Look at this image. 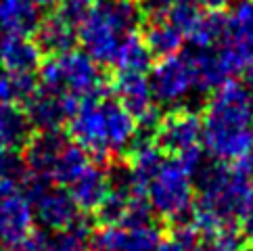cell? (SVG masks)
<instances>
[{
    "label": "cell",
    "instance_id": "cell-9",
    "mask_svg": "<svg viewBox=\"0 0 253 251\" xmlns=\"http://www.w3.org/2000/svg\"><path fill=\"white\" fill-rule=\"evenodd\" d=\"M161 230L151 218L103 224L90 237L92 251H157Z\"/></svg>",
    "mask_w": 253,
    "mask_h": 251
},
{
    "label": "cell",
    "instance_id": "cell-26",
    "mask_svg": "<svg viewBox=\"0 0 253 251\" xmlns=\"http://www.w3.org/2000/svg\"><path fill=\"white\" fill-rule=\"evenodd\" d=\"M44 251H92L90 249L88 224L80 218L74 226L59 230L55 239H48V245Z\"/></svg>",
    "mask_w": 253,
    "mask_h": 251
},
{
    "label": "cell",
    "instance_id": "cell-12",
    "mask_svg": "<svg viewBox=\"0 0 253 251\" xmlns=\"http://www.w3.org/2000/svg\"><path fill=\"white\" fill-rule=\"evenodd\" d=\"M34 228V208L13 176L0 178V247H13Z\"/></svg>",
    "mask_w": 253,
    "mask_h": 251
},
{
    "label": "cell",
    "instance_id": "cell-2",
    "mask_svg": "<svg viewBox=\"0 0 253 251\" xmlns=\"http://www.w3.org/2000/svg\"><path fill=\"white\" fill-rule=\"evenodd\" d=\"M251 195L253 186L241 178L232 166L215 164L205 167L199 176V199L193 208V226L207 239L230 235L239 226Z\"/></svg>",
    "mask_w": 253,
    "mask_h": 251
},
{
    "label": "cell",
    "instance_id": "cell-19",
    "mask_svg": "<svg viewBox=\"0 0 253 251\" xmlns=\"http://www.w3.org/2000/svg\"><path fill=\"white\" fill-rule=\"evenodd\" d=\"M191 63L197 92H211L232 74L220 52H211V48H197L195 55H191Z\"/></svg>",
    "mask_w": 253,
    "mask_h": 251
},
{
    "label": "cell",
    "instance_id": "cell-20",
    "mask_svg": "<svg viewBox=\"0 0 253 251\" xmlns=\"http://www.w3.org/2000/svg\"><path fill=\"white\" fill-rule=\"evenodd\" d=\"M40 19L32 0H0V34L32 36Z\"/></svg>",
    "mask_w": 253,
    "mask_h": 251
},
{
    "label": "cell",
    "instance_id": "cell-28",
    "mask_svg": "<svg viewBox=\"0 0 253 251\" xmlns=\"http://www.w3.org/2000/svg\"><path fill=\"white\" fill-rule=\"evenodd\" d=\"M46 245H48L46 235L40 232V230L32 228L28 235H25L23 239H19L13 247H8L6 251H44V249H46Z\"/></svg>",
    "mask_w": 253,
    "mask_h": 251
},
{
    "label": "cell",
    "instance_id": "cell-34",
    "mask_svg": "<svg viewBox=\"0 0 253 251\" xmlns=\"http://www.w3.org/2000/svg\"><path fill=\"white\" fill-rule=\"evenodd\" d=\"M184 2H193L197 6H203V8H210V11H218L222 8L228 0H184Z\"/></svg>",
    "mask_w": 253,
    "mask_h": 251
},
{
    "label": "cell",
    "instance_id": "cell-30",
    "mask_svg": "<svg viewBox=\"0 0 253 251\" xmlns=\"http://www.w3.org/2000/svg\"><path fill=\"white\" fill-rule=\"evenodd\" d=\"M197 251H241V247H239V239L230 232V235H222V237L210 239V243L199 245Z\"/></svg>",
    "mask_w": 253,
    "mask_h": 251
},
{
    "label": "cell",
    "instance_id": "cell-14",
    "mask_svg": "<svg viewBox=\"0 0 253 251\" xmlns=\"http://www.w3.org/2000/svg\"><path fill=\"white\" fill-rule=\"evenodd\" d=\"M78 105V98L42 86L25 103V118H28L32 130H61V126L69 122Z\"/></svg>",
    "mask_w": 253,
    "mask_h": 251
},
{
    "label": "cell",
    "instance_id": "cell-13",
    "mask_svg": "<svg viewBox=\"0 0 253 251\" xmlns=\"http://www.w3.org/2000/svg\"><path fill=\"white\" fill-rule=\"evenodd\" d=\"M115 96L126 109H128L138 126L147 130L157 128L159 111L155 107V96L151 90V82L144 76V71H117V78L113 82Z\"/></svg>",
    "mask_w": 253,
    "mask_h": 251
},
{
    "label": "cell",
    "instance_id": "cell-15",
    "mask_svg": "<svg viewBox=\"0 0 253 251\" xmlns=\"http://www.w3.org/2000/svg\"><path fill=\"white\" fill-rule=\"evenodd\" d=\"M65 142H67V138L63 136L59 130H42L38 134H34V136H30L28 142L23 145L25 172L50 180L48 174H50L52 161H55L57 153Z\"/></svg>",
    "mask_w": 253,
    "mask_h": 251
},
{
    "label": "cell",
    "instance_id": "cell-1",
    "mask_svg": "<svg viewBox=\"0 0 253 251\" xmlns=\"http://www.w3.org/2000/svg\"><path fill=\"white\" fill-rule=\"evenodd\" d=\"M201 122L203 147L220 164L253 149V96L243 84L226 80L213 88Z\"/></svg>",
    "mask_w": 253,
    "mask_h": 251
},
{
    "label": "cell",
    "instance_id": "cell-7",
    "mask_svg": "<svg viewBox=\"0 0 253 251\" xmlns=\"http://www.w3.org/2000/svg\"><path fill=\"white\" fill-rule=\"evenodd\" d=\"M157 145L171 157L180 159L188 169L203 161V122L191 109H176L157 124Z\"/></svg>",
    "mask_w": 253,
    "mask_h": 251
},
{
    "label": "cell",
    "instance_id": "cell-37",
    "mask_svg": "<svg viewBox=\"0 0 253 251\" xmlns=\"http://www.w3.org/2000/svg\"><path fill=\"white\" fill-rule=\"evenodd\" d=\"M132 2H136V0H132Z\"/></svg>",
    "mask_w": 253,
    "mask_h": 251
},
{
    "label": "cell",
    "instance_id": "cell-25",
    "mask_svg": "<svg viewBox=\"0 0 253 251\" xmlns=\"http://www.w3.org/2000/svg\"><path fill=\"white\" fill-rule=\"evenodd\" d=\"M151 57L153 55L149 52L144 40L134 32L122 42V46L117 50L111 65L117 71H147L151 65Z\"/></svg>",
    "mask_w": 253,
    "mask_h": 251
},
{
    "label": "cell",
    "instance_id": "cell-16",
    "mask_svg": "<svg viewBox=\"0 0 253 251\" xmlns=\"http://www.w3.org/2000/svg\"><path fill=\"white\" fill-rule=\"evenodd\" d=\"M34 42L38 44V48L42 55L55 57L61 52H67L74 48V44L78 40V32H76V23L69 21L63 15H50L40 19L38 28L32 34Z\"/></svg>",
    "mask_w": 253,
    "mask_h": 251
},
{
    "label": "cell",
    "instance_id": "cell-24",
    "mask_svg": "<svg viewBox=\"0 0 253 251\" xmlns=\"http://www.w3.org/2000/svg\"><path fill=\"white\" fill-rule=\"evenodd\" d=\"M36 90H38V82L30 71H2L0 74V103L13 107L25 105Z\"/></svg>",
    "mask_w": 253,
    "mask_h": 251
},
{
    "label": "cell",
    "instance_id": "cell-23",
    "mask_svg": "<svg viewBox=\"0 0 253 251\" xmlns=\"http://www.w3.org/2000/svg\"><path fill=\"white\" fill-rule=\"evenodd\" d=\"M32 136V126L19 107L0 103V147L17 151Z\"/></svg>",
    "mask_w": 253,
    "mask_h": 251
},
{
    "label": "cell",
    "instance_id": "cell-35",
    "mask_svg": "<svg viewBox=\"0 0 253 251\" xmlns=\"http://www.w3.org/2000/svg\"><path fill=\"white\" fill-rule=\"evenodd\" d=\"M243 86H245V90L253 96V63L243 69Z\"/></svg>",
    "mask_w": 253,
    "mask_h": 251
},
{
    "label": "cell",
    "instance_id": "cell-17",
    "mask_svg": "<svg viewBox=\"0 0 253 251\" xmlns=\"http://www.w3.org/2000/svg\"><path fill=\"white\" fill-rule=\"evenodd\" d=\"M42 65V52L30 36L0 34V67L4 71H30Z\"/></svg>",
    "mask_w": 253,
    "mask_h": 251
},
{
    "label": "cell",
    "instance_id": "cell-31",
    "mask_svg": "<svg viewBox=\"0 0 253 251\" xmlns=\"http://www.w3.org/2000/svg\"><path fill=\"white\" fill-rule=\"evenodd\" d=\"M232 167L237 169V174L241 178H245V180L253 186V149H249L245 155H241L239 159L232 161Z\"/></svg>",
    "mask_w": 253,
    "mask_h": 251
},
{
    "label": "cell",
    "instance_id": "cell-8",
    "mask_svg": "<svg viewBox=\"0 0 253 251\" xmlns=\"http://www.w3.org/2000/svg\"><path fill=\"white\" fill-rule=\"evenodd\" d=\"M23 191L28 193L32 208H34V220L40 222L42 228L46 230H65L80 220V208L74 201V197L67 188L55 184L52 180L40 176L25 174Z\"/></svg>",
    "mask_w": 253,
    "mask_h": 251
},
{
    "label": "cell",
    "instance_id": "cell-29",
    "mask_svg": "<svg viewBox=\"0 0 253 251\" xmlns=\"http://www.w3.org/2000/svg\"><path fill=\"white\" fill-rule=\"evenodd\" d=\"M92 2H94V0H59L61 15L67 17L69 21L78 23L88 13V8L92 6Z\"/></svg>",
    "mask_w": 253,
    "mask_h": 251
},
{
    "label": "cell",
    "instance_id": "cell-10",
    "mask_svg": "<svg viewBox=\"0 0 253 251\" xmlns=\"http://www.w3.org/2000/svg\"><path fill=\"white\" fill-rule=\"evenodd\" d=\"M222 59L230 71H243L253 63V0H239L224 17Z\"/></svg>",
    "mask_w": 253,
    "mask_h": 251
},
{
    "label": "cell",
    "instance_id": "cell-18",
    "mask_svg": "<svg viewBox=\"0 0 253 251\" xmlns=\"http://www.w3.org/2000/svg\"><path fill=\"white\" fill-rule=\"evenodd\" d=\"M111 188L109 172L98 164H90L74 182L69 184V193L78 203L80 211H96Z\"/></svg>",
    "mask_w": 253,
    "mask_h": 251
},
{
    "label": "cell",
    "instance_id": "cell-11",
    "mask_svg": "<svg viewBox=\"0 0 253 251\" xmlns=\"http://www.w3.org/2000/svg\"><path fill=\"white\" fill-rule=\"evenodd\" d=\"M151 90L155 96V103L166 107H176L195 90V74L191 55H168L159 57L157 65L151 71Z\"/></svg>",
    "mask_w": 253,
    "mask_h": 251
},
{
    "label": "cell",
    "instance_id": "cell-36",
    "mask_svg": "<svg viewBox=\"0 0 253 251\" xmlns=\"http://www.w3.org/2000/svg\"><path fill=\"white\" fill-rule=\"evenodd\" d=\"M32 4L38 8L40 13H46V11H52V8L59 4V0H32Z\"/></svg>",
    "mask_w": 253,
    "mask_h": 251
},
{
    "label": "cell",
    "instance_id": "cell-21",
    "mask_svg": "<svg viewBox=\"0 0 253 251\" xmlns=\"http://www.w3.org/2000/svg\"><path fill=\"white\" fill-rule=\"evenodd\" d=\"M90 164H92V155H90L84 147H80L78 142L67 140L57 153L55 161H52L48 178L55 184L69 186Z\"/></svg>",
    "mask_w": 253,
    "mask_h": 251
},
{
    "label": "cell",
    "instance_id": "cell-6",
    "mask_svg": "<svg viewBox=\"0 0 253 251\" xmlns=\"http://www.w3.org/2000/svg\"><path fill=\"white\" fill-rule=\"evenodd\" d=\"M149 208L166 220H182L195 203L193 169L171 157L164 159L144 188Z\"/></svg>",
    "mask_w": 253,
    "mask_h": 251
},
{
    "label": "cell",
    "instance_id": "cell-4",
    "mask_svg": "<svg viewBox=\"0 0 253 251\" xmlns=\"http://www.w3.org/2000/svg\"><path fill=\"white\" fill-rule=\"evenodd\" d=\"M140 19L142 13L132 0H96L78 21V38L98 65H111L122 42L136 32Z\"/></svg>",
    "mask_w": 253,
    "mask_h": 251
},
{
    "label": "cell",
    "instance_id": "cell-3",
    "mask_svg": "<svg viewBox=\"0 0 253 251\" xmlns=\"http://www.w3.org/2000/svg\"><path fill=\"white\" fill-rule=\"evenodd\" d=\"M138 122L120 101L84 98L69 118V134L92 157L107 159L128 151L138 136Z\"/></svg>",
    "mask_w": 253,
    "mask_h": 251
},
{
    "label": "cell",
    "instance_id": "cell-5",
    "mask_svg": "<svg viewBox=\"0 0 253 251\" xmlns=\"http://www.w3.org/2000/svg\"><path fill=\"white\" fill-rule=\"evenodd\" d=\"M40 80L44 88L74 96L78 101L101 96L105 90V78L98 63L84 50L74 48L42 63Z\"/></svg>",
    "mask_w": 253,
    "mask_h": 251
},
{
    "label": "cell",
    "instance_id": "cell-22",
    "mask_svg": "<svg viewBox=\"0 0 253 251\" xmlns=\"http://www.w3.org/2000/svg\"><path fill=\"white\" fill-rule=\"evenodd\" d=\"M142 40L153 57H168L180 50L184 36L168 17H159V19H149Z\"/></svg>",
    "mask_w": 253,
    "mask_h": 251
},
{
    "label": "cell",
    "instance_id": "cell-33",
    "mask_svg": "<svg viewBox=\"0 0 253 251\" xmlns=\"http://www.w3.org/2000/svg\"><path fill=\"white\" fill-rule=\"evenodd\" d=\"M239 224H241L243 232H245L249 239H253V195H251V199H249V203H247L245 211H243V216H241Z\"/></svg>",
    "mask_w": 253,
    "mask_h": 251
},
{
    "label": "cell",
    "instance_id": "cell-27",
    "mask_svg": "<svg viewBox=\"0 0 253 251\" xmlns=\"http://www.w3.org/2000/svg\"><path fill=\"white\" fill-rule=\"evenodd\" d=\"M201 245V235L195 226H182L174 228V232L168 239H161L157 251H197Z\"/></svg>",
    "mask_w": 253,
    "mask_h": 251
},
{
    "label": "cell",
    "instance_id": "cell-32",
    "mask_svg": "<svg viewBox=\"0 0 253 251\" xmlns=\"http://www.w3.org/2000/svg\"><path fill=\"white\" fill-rule=\"evenodd\" d=\"M13 153H15V151L0 147V178L13 176L15 174V167L19 166V161H17V157Z\"/></svg>",
    "mask_w": 253,
    "mask_h": 251
}]
</instances>
